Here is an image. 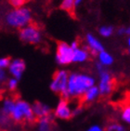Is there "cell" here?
<instances>
[{"instance_id": "1", "label": "cell", "mask_w": 130, "mask_h": 131, "mask_svg": "<svg viewBox=\"0 0 130 131\" xmlns=\"http://www.w3.org/2000/svg\"><path fill=\"white\" fill-rule=\"evenodd\" d=\"M94 86L95 79L92 76L83 73H72L69 75L67 91L70 98H82Z\"/></svg>"}, {"instance_id": "2", "label": "cell", "mask_w": 130, "mask_h": 131, "mask_svg": "<svg viewBox=\"0 0 130 131\" xmlns=\"http://www.w3.org/2000/svg\"><path fill=\"white\" fill-rule=\"evenodd\" d=\"M68 80H69V74L67 72L64 70H60L55 73L50 83V89L55 93H60L63 100L70 99L67 91Z\"/></svg>"}, {"instance_id": "3", "label": "cell", "mask_w": 130, "mask_h": 131, "mask_svg": "<svg viewBox=\"0 0 130 131\" xmlns=\"http://www.w3.org/2000/svg\"><path fill=\"white\" fill-rule=\"evenodd\" d=\"M31 20V12L28 8H20L10 11L7 16V23L12 27H26Z\"/></svg>"}, {"instance_id": "4", "label": "cell", "mask_w": 130, "mask_h": 131, "mask_svg": "<svg viewBox=\"0 0 130 131\" xmlns=\"http://www.w3.org/2000/svg\"><path fill=\"white\" fill-rule=\"evenodd\" d=\"M73 49L71 46L64 42H60L57 47V53H56V60L59 64L66 65L73 62Z\"/></svg>"}, {"instance_id": "5", "label": "cell", "mask_w": 130, "mask_h": 131, "mask_svg": "<svg viewBox=\"0 0 130 131\" xmlns=\"http://www.w3.org/2000/svg\"><path fill=\"white\" fill-rule=\"evenodd\" d=\"M20 37L23 42L29 44H38L41 41V32L36 26L28 25L20 32Z\"/></svg>"}, {"instance_id": "6", "label": "cell", "mask_w": 130, "mask_h": 131, "mask_svg": "<svg viewBox=\"0 0 130 131\" xmlns=\"http://www.w3.org/2000/svg\"><path fill=\"white\" fill-rule=\"evenodd\" d=\"M99 73H100V85L98 88L100 89V93L101 96H107L113 91L114 88V81L111 73L105 69H103Z\"/></svg>"}, {"instance_id": "7", "label": "cell", "mask_w": 130, "mask_h": 131, "mask_svg": "<svg viewBox=\"0 0 130 131\" xmlns=\"http://www.w3.org/2000/svg\"><path fill=\"white\" fill-rule=\"evenodd\" d=\"M56 117L60 119H69L73 116V111L71 109L70 105L68 103L67 100H63L61 99L59 103L57 104V107L55 109V113H54Z\"/></svg>"}, {"instance_id": "8", "label": "cell", "mask_w": 130, "mask_h": 131, "mask_svg": "<svg viewBox=\"0 0 130 131\" xmlns=\"http://www.w3.org/2000/svg\"><path fill=\"white\" fill-rule=\"evenodd\" d=\"M16 105L19 109H20L21 113L23 114V118L24 120H26L27 122H32L35 121V115L32 112V108L30 104L24 101H21V100H19V101H16Z\"/></svg>"}, {"instance_id": "9", "label": "cell", "mask_w": 130, "mask_h": 131, "mask_svg": "<svg viewBox=\"0 0 130 131\" xmlns=\"http://www.w3.org/2000/svg\"><path fill=\"white\" fill-rule=\"evenodd\" d=\"M9 73L12 74V76L16 79H20L23 76V73L25 70V63L23 60L17 59L10 62L8 66Z\"/></svg>"}, {"instance_id": "10", "label": "cell", "mask_w": 130, "mask_h": 131, "mask_svg": "<svg viewBox=\"0 0 130 131\" xmlns=\"http://www.w3.org/2000/svg\"><path fill=\"white\" fill-rule=\"evenodd\" d=\"M32 108L35 117H39V119L50 115V113H51V109L49 106L47 104L41 103V102L34 103L32 105Z\"/></svg>"}, {"instance_id": "11", "label": "cell", "mask_w": 130, "mask_h": 131, "mask_svg": "<svg viewBox=\"0 0 130 131\" xmlns=\"http://www.w3.org/2000/svg\"><path fill=\"white\" fill-rule=\"evenodd\" d=\"M86 43H88V48L91 50V52H93L94 54H96V53L100 54V52H102L104 50L102 44L91 34H88L86 35Z\"/></svg>"}, {"instance_id": "12", "label": "cell", "mask_w": 130, "mask_h": 131, "mask_svg": "<svg viewBox=\"0 0 130 131\" xmlns=\"http://www.w3.org/2000/svg\"><path fill=\"white\" fill-rule=\"evenodd\" d=\"M36 131H52V116L51 114L47 117L39 119L36 126Z\"/></svg>"}, {"instance_id": "13", "label": "cell", "mask_w": 130, "mask_h": 131, "mask_svg": "<svg viewBox=\"0 0 130 131\" xmlns=\"http://www.w3.org/2000/svg\"><path fill=\"white\" fill-rule=\"evenodd\" d=\"M99 95H100V89L99 88L96 86L90 88L85 93V95L82 97V100L84 102L88 103V102H92L93 101H95L96 99L99 97Z\"/></svg>"}, {"instance_id": "14", "label": "cell", "mask_w": 130, "mask_h": 131, "mask_svg": "<svg viewBox=\"0 0 130 131\" xmlns=\"http://www.w3.org/2000/svg\"><path fill=\"white\" fill-rule=\"evenodd\" d=\"M88 51L84 48H79L73 50V62H84L88 59Z\"/></svg>"}, {"instance_id": "15", "label": "cell", "mask_w": 130, "mask_h": 131, "mask_svg": "<svg viewBox=\"0 0 130 131\" xmlns=\"http://www.w3.org/2000/svg\"><path fill=\"white\" fill-rule=\"evenodd\" d=\"M16 107V101H13L12 99H6L3 101L2 104V111L6 115H9L12 114L14 109Z\"/></svg>"}, {"instance_id": "16", "label": "cell", "mask_w": 130, "mask_h": 131, "mask_svg": "<svg viewBox=\"0 0 130 131\" xmlns=\"http://www.w3.org/2000/svg\"><path fill=\"white\" fill-rule=\"evenodd\" d=\"M99 61H100V64H102L103 66H109L111 64H113V58L110 53L103 50L102 52H100L99 54Z\"/></svg>"}, {"instance_id": "17", "label": "cell", "mask_w": 130, "mask_h": 131, "mask_svg": "<svg viewBox=\"0 0 130 131\" xmlns=\"http://www.w3.org/2000/svg\"><path fill=\"white\" fill-rule=\"evenodd\" d=\"M75 6V0H62L60 4V8L69 13H73Z\"/></svg>"}, {"instance_id": "18", "label": "cell", "mask_w": 130, "mask_h": 131, "mask_svg": "<svg viewBox=\"0 0 130 131\" xmlns=\"http://www.w3.org/2000/svg\"><path fill=\"white\" fill-rule=\"evenodd\" d=\"M121 117L125 123L130 125V104L123 107L122 112H121Z\"/></svg>"}, {"instance_id": "19", "label": "cell", "mask_w": 130, "mask_h": 131, "mask_svg": "<svg viewBox=\"0 0 130 131\" xmlns=\"http://www.w3.org/2000/svg\"><path fill=\"white\" fill-rule=\"evenodd\" d=\"M99 32H100V35H102L103 37H109L113 34V29L111 26H102V27L100 28Z\"/></svg>"}, {"instance_id": "20", "label": "cell", "mask_w": 130, "mask_h": 131, "mask_svg": "<svg viewBox=\"0 0 130 131\" xmlns=\"http://www.w3.org/2000/svg\"><path fill=\"white\" fill-rule=\"evenodd\" d=\"M107 131H125V127L120 124L112 123L108 126Z\"/></svg>"}, {"instance_id": "21", "label": "cell", "mask_w": 130, "mask_h": 131, "mask_svg": "<svg viewBox=\"0 0 130 131\" xmlns=\"http://www.w3.org/2000/svg\"><path fill=\"white\" fill-rule=\"evenodd\" d=\"M8 1H9V3L14 7V8H20V7L24 5L28 0H8Z\"/></svg>"}, {"instance_id": "22", "label": "cell", "mask_w": 130, "mask_h": 131, "mask_svg": "<svg viewBox=\"0 0 130 131\" xmlns=\"http://www.w3.org/2000/svg\"><path fill=\"white\" fill-rule=\"evenodd\" d=\"M18 86V79L16 78H11L8 80V88H9L10 90H14V89H16V88H17Z\"/></svg>"}, {"instance_id": "23", "label": "cell", "mask_w": 130, "mask_h": 131, "mask_svg": "<svg viewBox=\"0 0 130 131\" xmlns=\"http://www.w3.org/2000/svg\"><path fill=\"white\" fill-rule=\"evenodd\" d=\"M10 64V61L8 58H1L0 59V70H3V69L8 67Z\"/></svg>"}, {"instance_id": "24", "label": "cell", "mask_w": 130, "mask_h": 131, "mask_svg": "<svg viewBox=\"0 0 130 131\" xmlns=\"http://www.w3.org/2000/svg\"><path fill=\"white\" fill-rule=\"evenodd\" d=\"M86 131H103L102 127L100 126H90L89 128Z\"/></svg>"}, {"instance_id": "25", "label": "cell", "mask_w": 130, "mask_h": 131, "mask_svg": "<svg viewBox=\"0 0 130 131\" xmlns=\"http://www.w3.org/2000/svg\"><path fill=\"white\" fill-rule=\"evenodd\" d=\"M70 46H71V48H73V50H75V49H77V48H79V47H78V42H77V41H73V43L71 44Z\"/></svg>"}, {"instance_id": "26", "label": "cell", "mask_w": 130, "mask_h": 131, "mask_svg": "<svg viewBox=\"0 0 130 131\" xmlns=\"http://www.w3.org/2000/svg\"><path fill=\"white\" fill-rule=\"evenodd\" d=\"M5 78H6V73L4 72V70H0V82L5 80Z\"/></svg>"}, {"instance_id": "27", "label": "cell", "mask_w": 130, "mask_h": 131, "mask_svg": "<svg viewBox=\"0 0 130 131\" xmlns=\"http://www.w3.org/2000/svg\"><path fill=\"white\" fill-rule=\"evenodd\" d=\"M81 112V108L80 107H77V108H75L74 110L73 111V115H76V114H78L79 113Z\"/></svg>"}, {"instance_id": "28", "label": "cell", "mask_w": 130, "mask_h": 131, "mask_svg": "<svg viewBox=\"0 0 130 131\" xmlns=\"http://www.w3.org/2000/svg\"><path fill=\"white\" fill-rule=\"evenodd\" d=\"M125 29H126V28H120V29L118 30V34H119V35H122V34H125Z\"/></svg>"}, {"instance_id": "29", "label": "cell", "mask_w": 130, "mask_h": 131, "mask_svg": "<svg viewBox=\"0 0 130 131\" xmlns=\"http://www.w3.org/2000/svg\"><path fill=\"white\" fill-rule=\"evenodd\" d=\"M125 34H126V35H130V26L128 28H126V29H125Z\"/></svg>"}, {"instance_id": "30", "label": "cell", "mask_w": 130, "mask_h": 131, "mask_svg": "<svg viewBox=\"0 0 130 131\" xmlns=\"http://www.w3.org/2000/svg\"><path fill=\"white\" fill-rule=\"evenodd\" d=\"M82 1L83 0H75V6H78L81 2H82Z\"/></svg>"}, {"instance_id": "31", "label": "cell", "mask_w": 130, "mask_h": 131, "mask_svg": "<svg viewBox=\"0 0 130 131\" xmlns=\"http://www.w3.org/2000/svg\"><path fill=\"white\" fill-rule=\"evenodd\" d=\"M127 44H128V46H129V48H130V36H129V38H128V40H127Z\"/></svg>"}, {"instance_id": "32", "label": "cell", "mask_w": 130, "mask_h": 131, "mask_svg": "<svg viewBox=\"0 0 130 131\" xmlns=\"http://www.w3.org/2000/svg\"><path fill=\"white\" fill-rule=\"evenodd\" d=\"M129 53H130V49H129Z\"/></svg>"}, {"instance_id": "33", "label": "cell", "mask_w": 130, "mask_h": 131, "mask_svg": "<svg viewBox=\"0 0 130 131\" xmlns=\"http://www.w3.org/2000/svg\"><path fill=\"white\" fill-rule=\"evenodd\" d=\"M0 131H1V130H0Z\"/></svg>"}]
</instances>
